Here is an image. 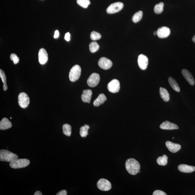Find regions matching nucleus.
I'll return each mask as SVG.
<instances>
[{"instance_id":"nucleus-1","label":"nucleus","mask_w":195,"mask_h":195,"mask_svg":"<svg viewBox=\"0 0 195 195\" xmlns=\"http://www.w3.org/2000/svg\"><path fill=\"white\" fill-rule=\"evenodd\" d=\"M126 169L129 174L135 175L139 172L140 165L139 163L135 159H128L125 163Z\"/></svg>"},{"instance_id":"nucleus-2","label":"nucleus","mask_w":195,"mask_h":195,"mask_svg":"<svg viewBox=\"0 0 195 195\" xmlns=\"http://www.w3.org/2000/svg\"><path fill=\"white\" fill-rule=\"evenodd\" d=\"M17 159H18V156L17 155L8 150L2 149L0 151V160L1 161L11 162Z\"/></svg>"},{"instance_id":"nucleus-3","label":"nucleus","mask_w":195,"mask_h":195,"mask_svg":"<svg viewBox=\"0 0 195 195\" xmlns=\"http://www.w3.org/2000/svg\"><path fill=\"white\" fill-rule=\"evenodd\" d=\"M30 160L27 159H16L10 162V166L12 168L18 169L23 168L28 166Z\"/></svg>"},{"instance_id":"nucleus-4","label":"nucleus","mask_w":195,"mask_h":195,"mask_svg":"<svg viewBox=\"0 0 195 195\" xmlns=\"http://www.w3.org/2000/svg\"><path fill=\"white\" fill-rule=\"evenodd\" d=\"M81 69L80 66L76 65L71 69L69 73V79L71 81L75 82L78 80L81 76Z\"/></svg>"},{"instance_id":"nucleus-5","label":"nucleus","mask_w":195,"mask_h":195,"mask_svg":"<svg viewBox=\"0 0 195 195\" xmlns=\"http://www.w3.org/2000/svg\"><path fill=\"white\" fill-rule=\"evenodd\" d=\"M18 103L22 108L27 107L30 103L29 98L27 94L24 92L20 93L18 96Z\"/></svg>"},{"instance_id":"nucleus-6","label":"nucleus","mask_w":195,"mask_h":195,"mask_svg":"<svg viewBox=\"0 0 195 195\" xmlns=\"http://www.w3.org/2000/svg\"><path fill=\"white\" fill-rule=\"evenodd\" d=\"M97 186L99 190L103 191H108L111 189L112 185L110 182L107 179H101L97 182Z\"/></svg>"},{"instance_id":"nucleus-7","label":"nucleus","mask_w":195,"mask_h":195,"mask_svg":"<svg viewBox=\"0 0 195 195\" xmlns=\"http://www.w3.org/2000/svg\"><path fill=\"white\" fill-rule=\"evenodd\" d=\"M124 4L122 3L117 2L111 4L107 9V12L108 14H113L118 12L123 8Z\"/></svg>"},{"instance_id":"nucleus-8","label":"nucleus","mask_w":195,"mask_h":195,"mask_svg":"<svg viewBox=\"0 0 195 195\" xmlns=\"http://www.w3.org/2000/svg\"><path fill=\"white\" fill-rule=\"evenodd\" d=\"M100 77L99 74L96 73H93L89 76L87 80L88 85L90 87H94L99 83Z\"/></svg>"},{"instance_id":"nucleus-9","label":"nucleus","mask_w":195,"mask_h":195,"mask_svg":"<svg viewBox=\"0 0 195 195\" xmlns=\"http://www.w3.org/2000/svg\"><path fill=\"white\" fill-rule=\"evenodd\" d=\"M107 88L108 90L112 93H115L119 92L120 89V83L116 79H113L108 83Z\"/></svg>"},{"instance_id":"nucleus-10","label":"nucleus","mask_w":195,"mask_h":195,"mask_svg":"<svg viewBox=\"0 0 195 195\" xmlns=\"http://www.w3.org/2000/svg\"><path fill=\"white\" fill-rule=\"evenodd\" d=\"M98 64L100 67L105 70L110 68L112 66L111 61L105 57H102L100 59Z\"/></svg>"},{"instance_id":"nucleus-11","label":"nucleus","mask_w":195,"mask_h":195,"mask_svg":"<svg viewBox=\"0 0 195 195\" xmlns=\"http://www.w3.org/2000/svg\"><path fill=\"white\" fill-rule=\"evenodd\" d=\"M138 66L142 70H145L148 64V59L146 56L144 54L139 55L138 59Z\"/></svg>"},{"instance_id":"nucleus-12","label":"nucleus","mask_w":195,"mask_h":195,"mask_svg":"<svg viewBox=\"0 0 195 195\" xmlns=\"http://www.w3.org/2000/svg\"><path fill=\"white\" fill-rule=\"evenodd\" d=\"M39 63L42 65L44 64L48 60V55L47 51L44 49L42 48L39 50L38 53Z\"/></svg>"},{"instance_id":"nucleus-13","label":"nucleus","mask_w":195,"mask_h":195,"mask_svg":"<svg viewBox=\"0 0 195 195\" xmlns=\"http://www.w3.org/2000/svg\"><path fill=\"white\" fill-rule=\"evenodd\" d=\"M157 36L160 38H167L170 34V29L167 27H160L157 31Z\"/></svg>"},{"instance_id":"nucleus-14","label":"nucleus","mask_w":195,"mask_h":195,"mask_svg":"<svg viewBox=\"0 0 195 195\" xmlns=\"http://www.w3.org/2000/svg\"><path fill=\"white\" fill-rule=\"evenodd\" d=\"M160 128L161 129L171 130L178 129L179 127L176 124L172 123L168 121L163 122L160 126Z\"/></svg>"},{"instance_id":"nucleus-15","label":"nucleus","mask_w":195,"mask_h":195,"mask_svg":"<svg viewBox=\"0 0 195 195\" xmlns=\"http://www.w3.org/2000/svg\"><path fill=\"white\" fill-rule=\"evenodd\" d=\"M166 145L169 151L172 153L177 152L181 148V146L180 144H174L169 141L166 142Z\"/></svg>"},{"instance_id":"nucleus-16","label":"nucleus","mask_w":195,"mask_h":195,"mask_svg":"<svg viewBox=\"0 0 195 195\" xmlns=\"http://www.w3.org/2000/svg\"><path fill=\"white\" fill-rule=\"evenodd\" d=\"M181 72L183 76L190 85H193L194 84V79L188 70L187 69H183L182 70Z\"/></svg>"},{"instance_id":"nucleus-17","label":"nucleus","mask_w":195,"mask_h":195,"mask_svg":"<svg viewBox=\"0 0 195 195\" xmlns=\"http://www.w3.org/2000/svg\"><path fill=\"white\" fill-rule=\"evenodd\" d=\"M178 168L180 172L183 173H190L195 171V167L194 166L185 164L180 165Z\"/></svg>"},{"instance_id":"nucleus-18","label":"nucleus","mask_w":195,"mask_h":195,"mask_svg":"<svg viewBox=\"0 0 195 195\" xmlns=\"http://www.w3.org/2000/svg\"><path fill=\"white\" fill-rule=\"evenodd\" d=\"M92 92L90 90H85L81 95V99L83 102L90 103L92 98Z\"/></svg>"},{"instance_id":"nucleus-19","label":"nucleus","mask_w":195,"mask_h":195,"mask_svg":"<svg viewBox=\"0 0 195 195\" xmlns=\"http://www.w3.org/2000/svg\"><path fill=\"white\" fill-rule=\"evenodd\" d=\"M12 126V124L8 118H3L0 122V129L6 130Z\"/></svg>"},{"instance_id":"nucleus-20","label":"nucleus","mask_w":195,"mask_h":195,"mask_svg":"<svg viewBox=\"0 0 195 195\" xmlns=\"http://www.w3.org/2000/svg\"><path fill=\"white\" fill-rule=\"evenodd\" d=\"M107 100V98L103 94H100L97 98L94 101V106L98 107L103 104Z\"/></svg>"},{"instance_id":"nucleus-21","label":"nucleus","mask_w":195,"mask_h":195,"mask_svg":"<svg viewBox=\"0 0 195 195\" xmlns=\"http://www.w3.org/2000/svg\"><path fill=\"white\" fill-rule=\"evenodd\" d=\"M159 93L160 96L165 102H168L170 100V94L166 89L160 87L159 89Z\"/></svg>"},{"instance_id":"nucleus-22","label":"nucleus","mask_w":195,"mask_h":195,"mask_svg":"<svg viewBox=\"0 0 195 195\" xmlns=\"http://www.w3.org/2000/svg\"><path fill=\"white\" fill-rule=\"evenodd\" d=\"M169 84L172 89L177 92H180V88L176 81L172 77H170L168 79Z\"/></svg>"},{"instance_id":"nucleus-23","label":"nucleus","mask_w":195,"mask_h":195,"mask_svg":"<svg viewBox=\"0 0 195 195\" xmlns=\"http://www.w3.org/2000/svg\"><path fill=\"white\" fill-rule=\"evenodd\" d=\"M71 126L69 124H64L63 126V133L67 136H70L71 135Z\"/></svg>"},{"instance_id":"nucleus-24","label":"nucleus","mask_w":195,"mask_h":195,"mask_svg":"<svg viewBox=\"0 0 195 195\" xmlns=\"http://www.w3.org/2000/svg\"><path fill=\"white\" fill-rule=\"evenodd\" d=\"M157 164L160 166H166L167 164L168 157L165 155L162 157H159L157 160Z\"/></svg>"},{"instance_id":"nucleus-25","label":"nucleus","mask_w":195,"mask_h":195,"mask_svg":"<svg viewBox=\"0 0 195 195\" xmlns=\"http://www.w3.org/2000/svg\"><path fill=\"white\" fill-rule=\"evenodd\" d=\"M90 128L89 125H85L82 126L80 128V133L81 136L82 137H86L88 134V131Z\"/></svg>"},{"instance_id":"nucleus-26","label":"nucleus","mask_w":195,"mask_h":195,"mask_svg":"<svg viewBox=\"0 0 195 195\" xmlns=\"http://www.w3.org/2000/svg\"><path fill=\"white\" fill-rule=\"evenodd\" d=\"M143 16L142 12L140 11L135 13L133 16L132 20L134 23H137L140 21L142 18Z\"/></svg>"},{"instance_id":"nucleus-27","label":"nucleus","mask_w":195,"mask_h":195,"mask_svg":"<svg viewBox=\"0 0 195 195\" xmlns=\"http://www.w3.org/2000/svg\"><path fill=\"white\" fill-rule=\"evenodd\" d=\"M0 77H1V80L3 83V90L4 91H6L8 89L7 84L6 77L2 69H0Z\"/></svg>"},{"instance_id":"nucleus-28","label":"nucleus","mask_w":195,"mask_h":195,"mask_svg":"<svg viewBox=\"0 0 195 195\" xmlns=\"http://www.w3.org/2000/svg\"><path fill=\"white\" fill-rule=\"evenodd\" d=\"M89 50L92 53H94L97 51L99 49V46L98 43L96 42H92L89 44Z\"/></svg>"},{"instance_id":"nucleus-29","label":"nucleus","mask_w":195,"mask_h":195,"mask_svg":"<svg viewBox=\"0 0 195 195\" xmlns=\"http://www.w3.org/2000/svg\"><path fill=\"white\" fill-rule=\"evenodd\" d=\"M164 4L163 2H160L159 3L156 4L154 7V12L157 14H161L163 11Z\"/></svg>"},{"instance_id":"nucleus-30","label":"nucleus","mask_w":195,"mask_h":195,"mask_svg":"<svg viewBox=\"0 0 195 195\" xmlns=\"http://www.w3.org/2000/svg\"><path fill=\"white\" fill-rule=\"evenodd\" d=\"M77 3L80 6L85 8H87L90 3V0H77Z\"/></svg>"},{"instance_id":"nucleus-31","label":"nucleus","mask_w":195,"mask_h":195,"mask_svg":"<svg viewBox=\"0 0 195 195\" xmlns=\"http://www.w3.org/2000/svg\"><path fill=\"white\" fill-rule=\"evenodd\" d=\"M101 38V35L99 33L95 31H92L90 34V38L93 40H99Z\"/></svg>"},{"instance_id":"nucleus-32","label":"nucleus","mask_w":195,"mask_h":195,"mask_svg":"<svg viewBox=\"0 0 195 195\" xmlns=\"http://www.w3.org/2000/svg\"><path fill=\"white\" fill-rule=\"evenodd\" d=\"M10 59L13 61L14 64H17L19 62V58L15 53H12L10 55Z\"/></svg>"},{"instance_id":"nucleus-33","label":"nucleus","mask_w":195,"mask_h":195,"mask_svg":"<svg viewBox=\"0 0 195 195\" xmlns=\"http://www.w3.org/2000/svg\"><path fill=\"white\" fill-rule=\"evenodd\" d=\"M153 195H166L164 192L160 190H156L153 192Z\"/></svg>"},{"instance_id":"nucleus-34","label":"nucleus","mask_w":195,"mask_h":195,"mask_svg":"<svg viewBox=\"0 0 195 195\" xmlns=\"http://www.w3.org/2000/svg\"><path fill=\"white\" fill-rule=\"evenodd\" d=\"M67 192L65 190H61L60 191L56 194V195H66Z\"/></svg>"},{"instance_id":"nucleus-35","label":"nucleus","mask_w":195,"mask_h":195,"mask_svg":"<svg viewBox=\"0 0 195 195\" xmlns=\"http://www.w3.org/2000/svg\"><path fill=\"white\" fill-rule=\"evenodd\" d=\"M64 39L67 41H69L70 40V34L69 32L66 33L65 35Z\"/></svg>"},{"instance_id":"nucleus-36","label":"nucleus","mask_w":195,"mask_h":195,"mask_svg":"<svg viewBox=\"0 0 195 195\" xmlns=\"http://www.w3.org/2000/svg\"><path fill=\"white\" fill-rule=\"evenodd\" d=\"M59 33L57 30H56L55 32V34L54 35V38H57L59 37Z\"/></svg>"},{"instance_id":"nucleus-37","label":"nucleus","mask_w":195,"mask_h":195,"mask_svg":"<svg viewBox=\"0 0 195 195\" xmlns=\"http://www.w3.org/2000/svg\"><path fill=\"white\" fill-rule=\"evenodd\" d=\"M34 195H42V194L40 191H36L34 194Z\"/></svg>"},{"instance_id":"nucleus-38","label":"nucleus","mask_w":195,"mask_h":195,"mask_svg":"<svg viewBox=\"0 0 195 195\" xmlns=\"http://www.w3.org/2000/svg\"><path fill=\"white\" fill-rule=\"evenodd\" d=\"M192 40H193L194 42L195 43V35L194 36V37L193 38H192Z\"/></svg>"},{"instance_id":"nucleus-39","label":"nucleus","mask_w":195,"mask_h":195,"mask_svg":"<svg viewBox=\"0 0 195 195\" xmlns=\"http://www.w3.org/2000/svg\"><path fill=\"white\" fill-rule=\"evenodd\" d=\"M154 35H155V36L157 35V31H155L154 32Z\"/></svg>"},{"instance_id":"nucleus-40","label":"nucleus","mask_w":195,"mask_h":195,"mask_svg":"<svg viewBox=\"0 0 195 195\" xmlns=\"http://www.w3.org/2000/svg\"><path fill=\"white\" fill-rule=\"evenodd\" d=\"M172 138H173V139H174V137H172Z\"/></svg>"},{"instance_id":"nucleus-41","label":"nucleus","mask_w":195,"mask_h":195,"mask_svg":"<svg viewBox=\"0 0 195 195\" xmlns=\"http://www.w3.org/2000/svg\"><path fill=\"white\" fill-rule=\"evenodd\" d=\"M11 118V119H12V118Z\"/></svg>"}]
</instances>
